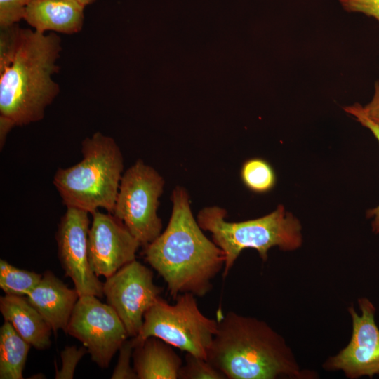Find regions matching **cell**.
<instances>
[{"mask_svg": "<svg viewBox=\"0 0 379 379\" xmlns=\"http://www.w3.org/2000/svg\"><path fill=\"white\" fill-rule=\"evenodd\" d=\"M171 200L168 224L144 247L145 259L164 279L173 300L185 293L204 297L224 268L225 256L194 219L187 190L177 186Z\"/></svg>", "mask_w": 379, "mask_h": 379, "instance_id": "cell-1", "label": "cell"}, {"mask_svg": "<svg viewBox=\"0 0 379 379\" xmlns=\"http://www.w3.org/2000/svg\"><path fill=\"white\" fill-rule=\"evenodd\" d=\"M207 360L229 379H313L284 338L265 321L229 312L220 320Z\"/></svg>", "mask_w": 379, "mask_h": 379, "instance_id": "cell-2", "label": "cell"}, {"mask_svg": "<svg viewBox=\"0 0 379 379\" xmlns=\"http://www.w3.org/2000/svg\"><path fill=\"white\" fill-rule=\"evenodd\" d=\"M61 51V39L55 32L22 29L15 55L0 69L2 137L15 126L43 119L46 108L60 92L52 76L60 70L57 60Z\"/></svg>", "mask_w": 379, "mask_h": 379, "instance_id": "cell-3", "label": "cell"}, {"mask_svg": "<svg viewBox=\"0 0 379 379\" xmlns=\"http://www.w3.org/2000/svg\"><path fill=\"white\" fill-rule=\"evenodd\" d=\"M81 154L77 164L57 170L54 186L67 207L91 214L101 208L112 213L124 169L119 147L112 138L96 132L82 141Z\"/></svg>", "mask_w": 379, "mask_h": 379, "instance_id": "cell-4", "label": "cell"}, {"mask_svg": "<svg viewBox=\"0 0 379 379\" xmlns=\"http://www.w3.org/2000/svg\"><path fill=\"white\" fill-rule=\"evenodd\" d=\"M226 217V210L217 206L202 208L197 217L201 228L211 234L213 242L224 252V277L244 249L256 250L265 262L268 259L269 250L273 247L290 251L302 244L300 221L282 205L255 219L230 222Z\"/></svg>", "mask_w": 379, "mask_h": 379, "instance_id": "cell-5", "label": "cell"}, {"mask_svg": "<svg viewBox=\"0 0 379 379\" xmlns=\"http://www.w3.org/2000/svg\"><path fill=\"white\" fill-rule=\"evenodd\" d=\"M174 304L161 297L146 312L138 340L156 337L196 357L207 359L217 332L218 320L206 317L199 309L195 295L179 294Z\"/></svg>", "mask_w": 379, "mask_h": 379, "instance_id": "cell-6", "label": "cell"}, {"mask_svg": "<svg viewBox=\"0 0 379 379\" xmlns=\"http://www.w3.org/2000/svg\"><path fill=\"white\" fill-rule=\"evenodd\" d=\"M164 186L162 176L138 159L123 173L112 214L145 247L161 233L157 215Z\"/></svg>", "mask_w": 379, "mask_h": 379, "instance_id": "cell-7", "label": "cell"}, {"mask_svg": "<svg viewBox=\"0 0 379 379\" xmlns=\"http://www.w3.org/2000/svg\"><path fill=\"white\" fill-rule=\"evenodd\" d=\"M98 298L79 297L66 333L81 342L92 361L105 368L129 335L114 310Z\"/></svg>", "mask_w": 379, "mask_h": 379, "instance_id": "cell-8", "label": "cell"}, {"mask_svg": "<svg viewBox=\"0 0 379 379\" xmlns=\"http://www.w3.org/2000/svg\"><path fill=\"white\" fill-rule=\"evenodd\" d=\"M103 295L117 312L130 338L140 333L146 312L160 298L163 288L153 281V272L134 260L103 283Z\"/></svg>", "mask_w": 379, "mask_h": 379, "instance_id": "cell-9", "label": "cell"}, {"mask_svg": "<svg viewBox=\"0 0 379 379\" xmlns=\"http://www.w3.org/2000/svg\"><path fill=\"white\" fill-rule=\"evenodd\" d=\"M361 313L350 306L352 335L349 343L323 364L326 371H341L350 379L379 375V328L375 321L376 309L367 298L358 299Z\"/></svg>", "mask_w": 379, "mask_h": 379, "instance_id": "cell-10", "label": "cell"}, {"mask_svg": "<svg viewBox=\"0 0 379 379\" xmlns=\"http://www.w3.org/2000/svg\"><path fill=\"white\" fill-rule=\"evenodd\" d=\"M88 212L67 207L58 224L55 238L58 258L65 276L74 283L79 297L103 296V283L93 271L88 250Z\"/></svg>", "mask_w": 379, "mask_h": 379, "instance_id": "cell-11", "label": "cell"}, {"mask_svg": "<svg viewBox=\"0 0 379 379\" xmlns=\"http://www.w3.org/2000/svg\"><path fill=\"white\" fill-rule=\"evenodd\" d=\"M91 215L88 260L95 274L107 278L135 260V253L141 246L123 222L112 213L98 210Z\"/></svg>", "mask_w": 379, "mask_h": 379, "instance_id": "cell-12", "label": "cell"}, {"mask_svg": "<svg viewBox=\"0 0 379 379\" xmlns=\"http://www.w3.org/2000/svg\"><path fill=\"white\" fill-rule=\"evenodd\" d=\"M40 312L54 333L67 328L79 295L51 271H46L40 281L26 296Z\"/></svg>", "mask_w": 379, "mask_h": 379, "instance_id": "cell-13", "label": "cell"}, {"mask_svg": "<svg viewBox=\"0 0 379 379\" xmlns=\"http://www.w3.org/2000/svg\"><path fill=\"white\" fill-rule=\"evenodd\" d=\"M84 7L77 0H32L24 20L41 33L76 34L83 27Z\"/></svg>", "mask_w": 379, "mask_h": 379, "instance_id": "cell-14", "label": "cell"}, {"mask_svg": "<svg viewBox=\"0 0 379 379\" xmlns=\"http://www.w3.org/2000/svg\"><path fill=\"white\" fill-rule=\"evenodd\" d=\"M0 311L4 321H9L31 346L39 350L50 347L53 330L26 296H1Z\"/></svg>", "mask_w": 379, "mask_h": 379, "instance_id": "cell-15", "label": "cell"}, {"mask_svg": "<svg viewBox=\"0 0 379 379\" xmlns=\"http://www.w3.org/2000/svg\"><path fill=\"white\" fill-rule=\"evenodd\" d=\"M133 353L138 379H176L182 366L173 346L156 337L138 340Z\"/></svg>", "mask_w": 379, "mask_h": 379, "instance_id": "cell-16", "label": "cell"}, {"mask_svg": "<svg viewBox=\"0 0 379 379\" xmlns=\"http://www.w3.org/2000/svg\"><path fill=\"white\" fill-rule=\"evenodd\" d=\"M31 345L4 321L0 328V378L22 379Z\"/></svg>", "mask_w": 379, "mask_h": 379, "instance_id": "cell-17", "label": "cell"}, {"mask_svg": "<svg viewBox=\"0 0 379 379\" xmlns=\"http://www.w3.org/2000/svg\"><path fill=\"white\" fill-rule=\"evenodd\" d=\"M41 274L18 268L0 260V288L5 295L27 296L40 281Z\"/></svg>", "mask_w": 379, "mask_h": 379, "instance_id": "cell-18", "label": "cell"}, {"mask_svg": "<svg viewBox=\"0 0 379 379\" xmlns=\"http://www.w3.org/2000/svg\"><path fill=\"white\" fill-rule=\"evenodd\" d=\"M241 180L252 192L265 193L274 188L276 174L272 166L260 158L246 160L241 169Z\"/></svg>", "mask_w": 379, "mask_h": 379, "instance_id": "cell-19", "label": "cell"}, {"mask_svg": "<svg viewBox=\"0 0 379 379\" xmlns=\"http://www.w3.org/2000/svg\"><path fill=\"white\" fill-rule=\"evenodd\" d=\"M185 364L181 366L180 379H225V376L207 359L186 352Z\"/></svg>", "mask_w": 379, "mask_h": 379, "instance_id": "cell-20", "label": "cell"}, {"mask_svg": "<svg viewBox=\"0 0 379 379\" xmlns=\"http://www.w3.org/2000/svg\"><path fill=\"white\" fill-rule=\"evenodd\" d=\"M344 110L354 117L363 126L369 129L379 142V126L368 119L363 112L362 105L356 103L344 107ZM367 218H372L371 227L373 232L379 234V206L366 213Z\"/></svg>", "mask_w": 379, "mask_h": 379, "instance_id": "cell-21", "label": "cell"}, {"mask_svg": "<svg viewBox=\"0 0 379 379\" xmlns=\"http://www.w3.org/2000/svg\"><path fill=\"white\" fill-rule=\"evenodd\" d=\"M32 0H0V28L18 24L24 19L27 6Z\"/></svg>", "mask_w": 379, "mask_h": 379, "instance_id": "cell-22", "label": "cell"}, {"mask_svg": "<svg viewBox=\"0 0 379 379\" xmlns=\"http://www.w3.org/2000/svg\"><path fill=\"white\" fill-rule=\"evenodd\" d=\"M135 345L134 338L127 339L120 347L119 358L114 369L112 379H137V374L131 366V359L133 358V350Z\"/></svg>", "mask_w": 379, "mask_h": 379, "instance_id": "cell-23", "label": "cell"}, {"mask_svg": "<svg viewBox=\"0 0 379 379\" xmlns=\"http://www.w3.org/2000/svg\"><path fill=\"white\" fill-rule=\"evenodd\" d=\"M88 352L84 346L79 348L76 346H66L60 352L62 366L60 370L56 368L55 379H72L79 361Z\"/></svg>", "mask_w": 379, "mask_h": 379, "instance_id": "cell-24", "label": "cell"}, {"mask_svg": "<svg viewBox=\"0 0 379 379\" xmlns=\"http://www.w3.org/2000/svg\"><path fill=\"white\" fill-rule=\"evenodd\" d=\"M348 12L361 13L379 22V0H340Z\"/></svg>", "mask_w": 379, "mask_h": 379, "instance_id": "cell-25", "label": "cell"}, {"mask_svg": "<svg viewBox=\"0 0 379 379\" xmlns=\"http://www.w3.org/2000/svg\"><path fill=\"white\" fill-rule=\"evenodd\" d=\"M362 109L366 116L379 126V81L375 82L373 95L371 101L362 106Z\"/></svg>", "mask_w": 379, "mask_h": 379, "instance_id": "cell-26", "label": "cell"}, {"mask_svg": "<svg viewBox=\"0 0 379 379\" xmlns=\"http://www.w3.org/2000/svg\"><path fill=\"white\" fill-rule=\"evenodd\" d=\"M83 6H86L87 5L94 3L96 0H77Z\"/></svg>", "mask_w": 379, "mask_h": 379, "instance_id": "cell-27", "label": "cell"}]
</instances>
